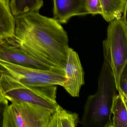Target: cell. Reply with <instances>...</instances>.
Returning a JSON list of instances; mask_svg holds the SVG:
<instances>
[{"instance_id": "1", "label": "cell", "mask_w": 127, "mask_h": 127, "mask_svg": "<svg viewBox=\"0 0 127 127\" xmlns=\"http://www.w3.org/2000/svg\"><path fill=\"white\" fill-rule=\"evenodd\" d=\"M12 44L55 71L64 73L69 39L61 24L53 18L30 12L15 17Z\"/></svg>"}, {"instance_id": "2", "label": "cell", "mask_w": 127, "mask_h": 127, "mask_svg": "<svg viewBox=\"0 0 127 127\" xmlns=\"http://www.w3.org/2000/svg\"><path fill=\"white\" fill-rule=\"evenodd\" d=\"M117 91L111 69L104 60L97 92L88 96L81 121L84 127H112L111 108Z\"/></svg>"}, {"instance_id": "3", "label": "cell", "mask_w": 127, "mask_h": 127, "mask_svg": "<svg viewBox=\"0 0 127 127\" xmlns=\"http://www.w3.org/2000/svg\"><path fill=\"white\" fill-rule=\"evenodd\" d=\"M56 85L32 86L26 85L2 73L0 77V91L8 101H21L55 110L56 101Z\"/></svg>"}, {"instance_id": "4", "label": "cell", "mask_w": 127, "mask_h": 127, "mask_svg": "<svg viewBox=\"0 0 127 127\" xmlns=\"http://www.w3.org/2000/svg\"><path fill=\"white\" fill-rule=\"evenodd\" d=\"M126 10L121 18L110 22L102 42L104 60L110 66L117 91L120 79L127 65V23Z\"/></svg>"}, {"instance_id": "5", "label": "cell", "mask_w": 127, "mask_h": 127, "mask_svg": "<svg viewBox=\"0 0 127 127\" xmlns=\"http://www.w3.org/2000/svg\"><path fill=\"white\" fill-rule=\"evenodd\" d=\"M4 108L3 127H49L54 111L34 104L12 100Z\"/></svg>"}, {"instance_id": "6", "label": "cell", "mask_w": 127, "mask_h": 127, "mask_svg": "<svg viewBox=\"0 0 127 127\" xmlns=\"http://www.w3.org/2000/svg\"><path fill=\"white\" fill-rule=\"evenodd\" d=\"M64 70L66 81L63 87L71 96L79 97L84 84V72L78 53L70 47L67 50Z\"/></svg>"}, {"instance_id": "7", "label": "cell", "mask_w": 127, "mask_h": 127, "mask_svg": "<svg viewBox=\"0 0 127 127\" xmlns=\"http://www.w3.org/2000/svg\"><path fill=\"white\" fill-rule=\"evenodd\" d=\"M0 60L33 69L52 70L7 40L0 43Z\"/></svg>"}, {"instance_id": "8", "label": "cell", "mask_w": 127, "mask_h": 127, "mask_svg": "<svg viewBox=\"0 0 127 127\" xmlns=\"http://www.w3.org/2000/svg\"><path fill=\"white\" fill-rule=\"evenodd\" d=\"M53 19L66 24L74 16L88 14L84 0H53Z\"/></svg>"}, {"instance_id": "9", "label": "cell", "mask_w": 127, "mask_h": 127, "mask_svg": "<svg viewBox=\"0 0 127 127\" xmlns=\"http://www.w3.org/2000/svg\"><path fill=\"white\" fill-rule=\"evenodd\" d=\"M0 69L8 75L26 85L40 86L38 79L37 69H33L0 60Z\"/></svg>"}, {"instance_id": "10", "label": "cell", "mask_w": 127, "mask_h": 127, "mask_svg": "<svg viewBox=\"0 0 127 127\" xmlns=\"http://www.w3.org/2000/svg\"><path fill=\"white\" fill-rule=\"evenodd\" d=\"M15 18L10 6L0 0V43L12 38L14 33Z\"/></svg>"}, {"instance_id": "11", "label": "cell", "mask_w": 127, "mask_h": 127, "mask_svg": "<svg viewBox=\"0 0 127 127\" xmlns=\"http://www.w3.org/2000/svg\"><path fill=\"white\" fill-rule=\"evenodd\" d=\"M102 8L101 15L107 22L121 18L127 10V0H99Z\"/></svg>"}, {"instance_id": "12", "label": "cell", "mask_w": 127, "mask_h": 127, "mask_svg": "<svg viewBox=\"0 0 127 127\" xmlns=\"http://www.w3.org/2000/svg\"><path fill=\"white\" fill-rule=\"evenodd\" d=\"M79 122L78 114L67 111L58 105L51 116L49 127H75Z\"/></svg>"}, {"instance_id": "13", "label": "cell", "mask_w": 127, "mask_h": 127, "mask_svg": "<svg viewBox=\"0 0 127 127\" xmlns=\"http://www.w3.org/2000/svg\"><path fill=\"white\" fill-rule=\"evenodd\" d=\"M111 112L112 127H127V103L119 94L114 97Z\"/></svg>"}, {"instance_id": "14", "label": "cell", "mask_w": 127, "mask_h": 127, "mask_svg": "<svg viewBox=\"0 0 127 127\" xmlns=\"http://www.w3.org/2000/svg\"><path fill=\"white\" fill-rule=\"evenodd\" d=\"M43 3V0H11L9 6L16 17L30 12H39Z\"/></svg>"}, {"instance_id": "15", "label": "cell", "mask_w": 127, "mask_h": 127, "mask_svg": "<svg viewBox=\"0 0 127 127\" xmlns=\"http://www.w3.org/2000/svg\"><path fill=\"white\" fill-rule=\"evenodd\" d=\"M40 86H64L66 81L65 74L52 70H37Z\"/></svg>"}, {"instance_id": "16", "label": "cell", "mask_w": 127, "mask_h": 127, "mask_svg": "<svg viewBox=\"0 0 127 127\" xmlns=\"http://www.w3.org/2000/svg\"><path fill=\"white\" fill-rule=\"evenodd\" d=\"M84 2L88 14L93 15H101L102 11L99 0H84Z\"/></svg>"}, {"instance_id": "17", "label": "cell", "mask_w": 127, "mask_h": 127, "mask_svg": "<svg viewBox=\"0 0 127 127\" xmlns=\"http://www.w3.org/2000/svg\"><path fill=\"white\" fill-rule=\"evenodd\" d=\"M119 94L123 98L126 103L127 102V65L126 66L121 74L120 79Z\"/></svg>"}, {"instance_id": "18", "label": "cell", "mask_w": 127, "mask_h": 127, "mask_svg": "<svg viewBox=\"0 0 127 127\" xmlns=\"http://www.w3.org/2000/svg\"><path fill=\"white\" fill-rule=\"evenodd\" d=\"M2 74V72L0 69V77L1 76ZM8 100L6 99L2 95L1 93H0V104H5V105H7L8 104Z\"/></svg>"}, {"instance_id": "19", "label": "cell", "mask_w": 127, "mask_h": 127, "mask_svg": "<svg viewBox=\"0 0 127 127\" xmlns=\"http://www.w3.org/2000/svg\"><path fill=\"white\" fill-rule=\"evenodd\" d=\"M3 1L6 3L7 5L9 6V3H10V0H2Z\"/></svg>"}]
</instances>
